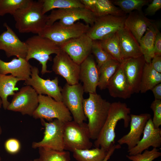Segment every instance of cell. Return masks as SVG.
Returning <instances> with one entry per match:
<instances>
[{"label": "cell", "instance_id": "cell-47", "mask_svg": "<svg viewBox=\"0 0 161 161\" xmlns=\"http://www.w3.org/2000/svg\"><path fill=\"white\" fill-rule=\"evenodd\" d=\"M32 161H42L41 160H40L39 158L35 159L33 160H32Z\"/></svg>", "mask_w": 161, "mask_h": 161}, {"label": "cell", "instance_id": "cell-21", "mask_svg": "<svg viewBox=\"0 0 161 161\" xmlns=\"http://www.w3.org/2000/svg\"><path fill=\"white\" fill-rule=\"evenodd\" d=\"M107 88L113 97L126 99L133 94L124 72L123 62L109 80Z\"/></svg>", "mask_w": 161, "mask_h": 161}, {"label": "cell", "instance_id": "cell-9", "mask_svg": "<svg viewBox=\"0 0 161 161\" xmlns=\"http://www.w3.org/2000/svg\"><path fill=\"white\" fill-rule=\"evenodd\" d=\"M97 17L95 14L85 8L72 7L54 10L47 15L46 25H50L57 20L62 24L69 26L78 21L83 20L85 24L92 26Z\"/></svg>", "mask_w": 161, "mask_h": 161}, {"label": "cell", "instance_id": "cell-36", "mask_svg": "<svg viewBox=\"0 0 161 161\" xmlns=\"http://www.w3.org/2000/svg\"><path fill=\"white\" fill-rule=\"evenodd\" d=\"M92 53L95 57L96 63L98 69L106 61L113 59L102 48L98 40H93Z\"/></svg>", "mask_w": 161, "mask_h": 161}, {"label": "cell", "instance_id": "cell-10", "mask_svg": "<svg viewBox=\"0 0 161 161\" xmlns=\"http://www.w3.org/2000/svg\"><path fill=\"white\" fill-rule=\"evenodd\" d=\"M41 120L44 127V137L39 142H33L32 148L35 149L44 147L57 151L64 150L63 131L64 123L57 119L49 122H45L43 119Z\"/></svg>", "mask_w": 161, "mask_h": 161}, {"label": "cell", "instance_id": "cell-31", "mask_svg": "<svg viewBox=\"0 0 161 161\" xmlns=\"http://www.w3.org/2000/svg\"><path fill=\"white\" fill-rule=\"evenodd\" d=\"M42 4V12H47L55 9H64L72 7H83L80 0H40Z\"/></svg>", "mask_w": 161, "mask_h": 161}, {"label": "cell", "instance_id": "cell-2", "mask_svg": "<svg viewBox=\"0 0 161 161\" xmlns=\"http://www.w3.org/2000/svg\"><path fill=\"white\" fill-rule=\"evenodd\" d=\"M13 16L15 27L21 33L31 32L38 35L46 25L47 20V15L43 13L40 0H30Z\"/></svg>", "mask_w": 161, "mask_h": 161}, {"label": "cell", "instance_id": "cell-17", "mask_svg": "<svg viewBox=\"0 0 161 161\" xmlns=\"http://www.w3.org/2000/svg\"><path fill=\"white\" fill-rule=\"evenodd\" d=\"M99 77V69L91 54L80 65L79 80L83 83L84 92L96 93Z\"/></svg>", "mask_w": 161, "mask_h": 161}, {"label": "cell", "instance_id": "cell-24", "mask_svg": "<svg viewBox=\"0 0 161 161\" xmlns=\"http://www.w3.org/2000/svg\"><path fill=\"white\" fill-rule=\"evenodd\" d=\"M153 23L141 11L132 12L126 18L125 26L135 37L139 43L147 28Z\"/></svg>", "mask_w": 161, "mask_h": 161}, {"label": "cell", "instance_id": "cell-41", "mask_svg": "<svg viewBox=\"0 0 161 161\" xmlns=\"http://www.w3.org/2000/svg\"><path fill=\"white\" fill-rule=\"evenodd\" d=\"M155 56H161V33L158 29L156 31L154 42Z\"/></svg>", "mask_w": 161, "mask_h": 161}, {"label": "cell", "instance_id": "cell-1", "mask_svg": "<svg viewBox=\"0 0 161 161\" xmlns=\"http://www.w3.org/2000/svg\"><path fill=\"white\" fill-rule=\"evenodd\" d=\"M130 111L125 103L118 101L111 103L106 119L94 141L95 148H103L108 151L115 144V129L117 123L123 120L124 127H128L131 120Z\"/></svg>", "mask_w": 161, "mask_h": 161}, {"label": "cell", "instance_id": "cell-45", "mask_svg": "<svg viewBox=\"0 0 161 161\" xmlns=\"http://www.w3.org/2000/svg\"><path fill=\"white\" fill-rule=\"evenodd\" d=\"M121 148V145L119 144L115 145V144L112 145L109 148L107 154L105 158L102 161H108L110 157L113 154L116 149H118Z\"/></svg>", "mask_w": 161, "mask_h": 161}, {"label": "cell", "instance_id": "cell-48", "mask_svg": "<svg viewBox=\"0 0 161 161\" xmlns=\"http://www.w3.org/2000/svg\"><path fill=\"white\" fill-rule=\"evenodd\" d=\"M1 157H0V161H1Z\"/></svg>", "mask_w": 161, "mask_h": 161}, {"label": "cell", "instance_id": "cell-38", "mask_svg": "<svg viewBox=\"0 0 161 161\" xmlns=\"http://www.w3.org/2000/svg\"><path fill=\"white\" fill-rule=\"evenodd\" d=\"M150 108L154 112V117L152 119L154 127L159 128L161 125V100H154L152 103Z\"/></svg>", "mask_w": 161, "mask_h": 161}, {"label": "cell", "instance_id": "cell-25", "mask_svg": "<svg viewBox=\"0 0 161 161\" xmlns=\"http://www.w3.org/2000/svg\"><path fill=\"white\" fill-rule=\"evenodd\" d=\"M157 25L154 23L147 28L139 44L145 63H151L154 56V42L157 30Z\"/></svg>", "mask_w": 161, "mask_h": 161}, {"label": "cell", "instance_id": "cell-34", "mask_svg": "<svg viewBox=\"0 0 161 161\" xmlns=\"http://www.w3.org/2000/svg\"><path fill=\"white\" fill-rule=\"evenodd\" d=\"M115 5L118 6L125 13H130L133 10L141 11L144 6L150 1L148 0H115L112 1Z\"/></svg>", "mask_w": 161, "mask_h": 161}, {"label": "cell", "instance_id": "cell-14", "mask_svg": "<svg viewBox=\"0 0 161 161\" xmlns=\"http://www.w3.org/2000/svg\"><path fill=\"white\" fill-rule=\"evenodd\" d=\"M52 71L65 79L67 83L73 85L79 83L80 65L76 63L62 50L56 54L53 60Z\"/></svg>", "mask_w": 161, "mask_h": 161}, {"label": "cell", "instance_id": "cell-3", "mask_svg": "<svg viewBox=\"0 0 161 161\" xmlns=\"http://www.w3.org/2000/svg\"><path fill=\"white\" fill-rule=\"evenodd\" d=\"M84 99L83 107L84 114L88 118V126L91 139L97 137L108 115L111 103L100 95L89 93Z\"/></svg>", "mask_w": 161, "mask_h": 161}, {"label": "cell", "instance_id": "cell-26", "mask_svg": "<svg viewBox=\"0 0 161 161\" xmlns=\"http://www.w3.org/2000/svg\"><path fill=\"white\" fill-rule=\"evenodd\" d=\"M23 80L21 79L14 77L12 75H6L0 74V97L4 109L6 110L9 105L7 99L9 96H13L15 91L18 90L16 87L17 83Z\"/></svg>", "mask_w": 161, "mask_h": 161}, {"label": "cell", "instance_id": "cell-15", "mask_svg": "<svg viewBox=\"0 0 161 161\" xmlns=\"http://www.w3.org/2000/svg\"><path fill=\"white\" fill-rule=\"evenodd\" d=\"M92 42L93 40L86 33L69 41L60 48L80 65L91 54Z\"/></svg>", "mask_w": 161, "mask_h": 161}, {"label": "cell", "instance_id": "cell-27", "mask_svg": "<svg viewBox=\"0 0 161 161\" xmlns=\"http://www.w3.org/2000/svg\"><path fill=\"white\" fill-rule=\"evenodd\" d=\"M160 83L161 73L154 69L151 63H145L140 84V92L145 93Z\"/></svg>", "mask_w": 161, "mask_h": 161}, {"label": "cell", "instance_id": "cell-30", "mask_svg": "<svg viewBox=\"0 0 161 161\" xmlns=\"http://www.w3.org/2000/svg\"><path fill=\"white\" fill-rule=\"evenodd\" d=\"M118 32L99 41L102 48L113 59L121 63L123 61L121 57Z\"/></svg>", "mask_w": 161, "mask_h": 161}, {"label": "cell", "instance_id": "cell-23", "mask_svg": "<svg viewBox=\"0 0 161 161\" xmlns=\"http://www.w3.org/2000/svg\"><path fill=\"white\" fill-rule=\"evenodd\" d=\"M118 33L123 61L143 55L139 43L125 26L118 31Z\"/></svg>", "mask_w": 161, "mask_h": 161}, {"label": "cell", "instance_id": "cell-5", "mask_svg": "<svg viewBox=\"0 0 161 161\" xmlns=\"http://www.w3.org/2000/svg\"><path fill=\"white\" fill-rule=\"evenodd\" d=\"M90 27L80 22L66 26L56 21L46 25L38 35L49 39L60 47L69 41L86 33Z\"/></svg>", "mask_w": 161, "mask_h": 161}, {"label": "cell", "instance_id": "cell-42", "mask_svg": "<svg viewBox=\"0 0 161 161\" xmlns=\"http://www.w3.org/2000/svg\"><path fill=\"white\" fill-rule=\"evenodd\" d=\"M151 64L154 69L161 73V56H155L152 59Z\"/></svg>", "mask_w": 161, "mask_h": 161}, {"label": "cell", "instance_id": "cell-16", "mask_svg": "<svg viewBox=\"0 0 161 161\" xmlns=\"http://www.w3.org/2000/svg\"><path fill=\"white\" fill-rule=\"evenodd\" d=\"M6 30L0 35V50L5 52L7 57L16 56L25 58L27 47L25 42L21 41L6 23L3 24Z\"/></svg>", "mask_w": 161, "mask_h": 161}, {"label": "cell", "instance_id": "cell-6", "mask_svg": "<svg viewBox=\"0 0 161 161\" xmlns=\"http://www.w3.org/2000/svg\"><path fill=\"white\" fill-rule=\"evenodd\" d=\"M87 123L79 124L74 120L64 123L63 131L64 149L72 152L75 149H90V140Z\"/></svg>", "mask_w": 161, "mask_h": 161}, {"label": "cell", "instance_id": "cell-35", "mask_svg": "<svg viewBox=\"0 0 161 161\" xmlns=\"http://www.w3.org/2000/svg\"><path fill=\"white\" fill-rule=\"evenodd\" d=\"M30 0H0V16L9 14L12 16L24 7Z\"/></svg>", "mask_w": 161, "mask_h": 161}, {"label": "cell", "instance_id": "cell-46", "mask_svg": "<svg viewBox=\"0 0 161 161\" xmlns=\"http://www.w3.org/2000/svg\"><path fill=\"white\" fill-rule=\"evenodd\" d=\"M2 105V101L1 98L0 97V109ZM2 132V129H1V127L0 124V135L1 134Z\"/></svg>", "mask_w": 161, "mask_h": 161}, {"label": "cell", "instance_id": "cell-4", "mask_svg": "<svg viewBox=\"0 0 161 161\" xmlns=\"http://www.w3.org/2000/svg\"><path fill=\"white\" fill-rule=\"evenodd\" d=\"M25 42L27 47L26 60L34 59L38 61L41 65L42 75L51 72L47 69V63L51 59V55L57 54L61 51L60 47L49 39L38 35L29 38Z\"/></svg>", "mask_w": 161, "mask_h": 161}, {"label": "cell", "instance_id": "cell-19", "mask_svg": "<svg viewBox=\"0 0 161 161\" xmlns=\"http://www.w3.org/2000/svg\"><path fill=\"white\" fill-rule=\"evenodd\" d=\"M143 136L137 144L128 150L129 155L141 153L151 146L157 148L161 145V129L154 126L151 118L147 122L143 132Z\"/></svg>", "mask_w": 161, "mask_h": 161}, {"label": "cell", "instance_id": "cell-22", "mask_svg": "<svg viewBox=\"0 0 161 161\" xmlns=\"http://www.w3.org/2000/svg\"><path fill=\"white\" fill-rule=\"evenodd\" d=\"M32 66L25 58H14L6 62L0 58V74H10L17 78L25 80L30 76Z\"/></svg>", "mask_w": 161, "mask_h": 161}, {"label": "cell", "instance_id": "cell-18", "mask_svg": "<svg viewBox=\"0 0 161 161\" xmlns=\"http://www.w3.org/2000/svg\"><path fill=\"white\" fill-rule=\"evenodd\" d=\"M130 116L129 131L117 140L118 144L120 145L126 144L128 150L134 147L140 141L146 123L151 118V115L147 113L139 115L131 114Z\"/></svg>", "mask_w": 161, "mask_h": 161}, {"label": "cell", "instance_id": "cell-11", "mask_svg": "<svg viewBox=\"0 0 161 161\" xmlns=\"http://www.w3.org/2000/svg\"><path fill=\"white\" fill-rule=\"evenodd\" d=\"M126 18L111 15L97 17L86 34L93 40L103 39L122 28Z\"/></svg>", "mask_w": 161, "mask_h": 161}, {"label": "cell", "instance_id": "cell-13", "mask_svg": "<svg viewBox=\"0 0 161 161\" xmlns=\"http://www.w3.org/2000/svg\"><path fill=\"white\" fill-rule=\"evenodd\" d=\"M30 77L25 80L26 85L31 86L38 95H46L56 101H62V88L58 85V77L53 80L44 79L39 75L38 67L32 66Z\"/></svg>", "mask_w": 161, "mask_h": 161}, {"label": "cell", "instance_id": "cell-44", "mask_svg": "<svg viewBox=\"0 0 161 161\" xmlns=\"http://www.w3.org/2000/svg\"><path fill=\"white\" fill-rule=\"evenodd\" d=\"M154 97V100H161V83L154 86L151 90Z\"/></svg>", "mask_w": 161, "mask_h": 161}, {"label": "cell", "instance_id": "cell-20", "mask_svg": "<svg viewBox=\"0 0 161 161\" xmlns=\"http://www.w3.org/2000/svg\"><path fill=\"white\" fill-rule=\"evenodd\" d=\"M123 62L124 72L133 93H139L143 68L145 63L143 56L125 59Z\"/></svg>", "mask_w": 161, "mask_h": 161}, {"label": "cell", "instance_id": "cell-12", "mask_svg": "<svg viewBox=\"0 0 161 161\" xmlns=\"http://www.w3.org/2000/svg\"><path fill=\"white\" fill-rule=\"evenodd\" d=\"M38 95L31 86H23L13 95L7 109L32 116L38 105Z\"/></svg>", "mask_w": 161, "mask_h": 161}, {"label": "cell", "instance_id": "cell-8", "mask_svg": "<svg viewBox=\"0 0 161 161\" xmlns=\"http://www.w3.org/2000/svg\"><path fill=\"white\" fill-rule=\"evenodd\" d=\"M84 92L82 85L79 83L73 85L66 83L61 90L62 102L70 112L73 120L79 124L87 119L83 107Z\"/></svg>", "mask_w": 161, "mask_h": 161}, {"label": "cell", "instance_id": "cell-32", "mask_svg": "<svg viewBox=\"0 0 161 161\" xmlns=\"http://www.w3.org/2000/svg\"><path fill=\"white\" fill-rule=\"evenodd\" d=\"M95 13L97 17L108 15L122 16L125 14L109 0H97Z\"/></svg>", "mask_w": 161, "mask_h": 161}, {"label": "cell", "instance_id": "cell-7", "mask_svg": "<svg viewBox=\"0 0 161 161\" xmlns=\"http://www.w3.org/2000/svg\"><path fill=\"white\" fill-rule=\"evenodd\" d=\"M38 105L32 115L34 118L49 122L57 119L64 123L72 120L70 112L62 102L44 95H38Z\"/></svg>", "mask_w": 161, "mask_h": 161}, {"label": "cell", "instance_id": "cell-39", "mask_svg": "<svg viewBox=\"0 0 161 161\" xmlns=\"http://www.w3.org/2000/svg\"><path fill=\"white\" fill-rule=\"evenodd\" d=\"M4 146L6 151L11 154L18 153L21 148L20 142L18 140L14 138H10L6 140Z\"/></svg>", "mask_w": 161, "mask_h": 161}, {"label": "cell", "instance_id": "cell-29", "mask_svg": "<svg viewBox=\"0 0 161 161\" xmlns=\"http://www.w3.org/2000/svg\"><path fill=\"white\" fill-rule=\"evenodd\" d=\"M120 64L115 59H111L99 68L100 77L97 86L100 90L107 88L109 80L116 72Z\"/></svg>", "mask_w": 161, "mask_h": 161}, {"label": "cell", "instance_id": "cell-28", "mask_svg": "<svg viewBox=\"0 0 161 161\" xmlns=\"http://www.w3.org/2000/svg\"><path fill=\"white\" fill-rule=\"evenodd\" d=\"M108 151L103 148H95L92 149H75L72 152L73 157L77 161H102Z\"/></svg>", "mask_w": 161, "mask_h": 161}, {"label": "cell", "instance_id": "cell-37", "mask_svg": "<svg viewBox=\"0 0 161 161\" xmlns=\"http://www.w3.org/2000/svg\"><path fill=\"white\" fill-rule=\"evenodd\" d=\"M161 156V153L157 148H153L151 150H145L143 152L135 155H126L132 161H153Z\"/></svg>", "mask_w": 161, "mask_h": 161}, {"label": "cell", "instance_id": "cell-40", "mask_svg": "<svg viewBox=\"0 0 161 161\" xmlns=\"http://www.w3.org/2000/svg\"><path fill=\"white\" fill-rule=\"evenodd\" d=\"M161 8V0H154L148 4L145 10V13L149 16L153 15Z\"/></svg>", "mask_w": 161, "mask_h": 161}, {"label": "cell", "instance_id": "cell-49", "mask_svg": "<svg viewBox=\"0 0 161 161\" xmlns=\"http://www.w3.org/2000/svg\"><path fill=\"white\" fill-rule=\"evenodd\" d=\"M32 161V160H30V161Z\"/></svg>", "mask_w": 161, "mask_h": 161}, {"label": "cell", "instance_id": "cell-33", "mask_svg": "<svg viewBox=\"0 0 161 161\" xmlns=\"http://www.w3.org/2000/svg\"><path fill=\"white\" fill-rule=\"evenodd\" d=\"M39 158L42 161H69L70 154L68 151H59L44 148H38Z\"/></svg>", "mask_w": 161, "mask_h": 161}, {"label": "cell", "instance_id": "cell-43", "mask_svg": "<svg viewBox=\"0 0 161 161\" xmlns=\"http://www.w3.org/2000/svg\"><path fill=\"white\" fill-rule=\"evenodd\" d=\"M86 9L95 13L97 0H80Z\"/></svg>", "mask_w": 161, "mask_h": 161}]
</instances>
